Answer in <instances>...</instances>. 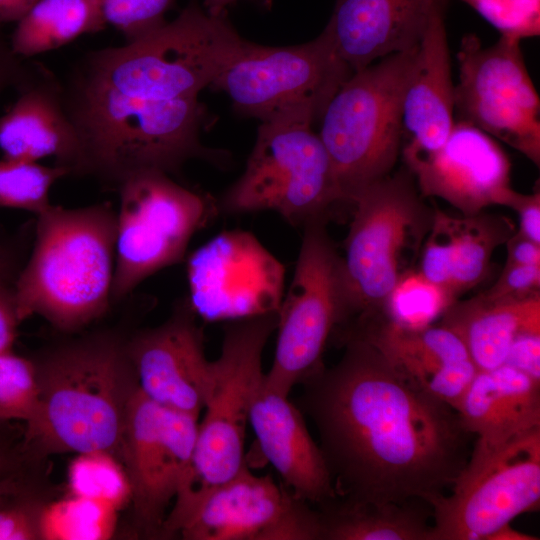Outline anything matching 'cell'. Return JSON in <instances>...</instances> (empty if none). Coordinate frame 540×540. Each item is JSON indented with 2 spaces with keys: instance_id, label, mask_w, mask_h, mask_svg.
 I'll return each mask as SVG.
<instances>
[{
  "instance_id": "cell-29",
  "label": "cell",
  "mask_w": 540,
  "mask_h": 540,
  "mask_svg": "<svg viewBox=\"0 0 540 540\" xmlns=\"http://www.w3.org/2000/svg\"><path fill=\"white\" fill-rule=\"evenodd\" d=\"M105 27L94 0H37L17 22L8 40L14 54L28 58L60 48Z\"/></svg>"
},
{
  "instance_id": "cell-31",
  "label": "cell",
  "mask_w": 540,
  "mask_h": 540,
  "mask_svg": "<svg viewBox=\"0 0 540 540\" xmlns=\"http://www.w3.org/2000/svg\"><path fill=\"white\" fill-rule=\"evenodd\" d=\"M69 171L58 165L46 166L35 161L0 160V207L39 215L52 204L49 192Z\"/></svg>"
},
{
  "instance_id": "cell-41",
  "label": "cell",
  "mask_w": 540,
  "mask_h": 540,
  "mask_svg": "<svg viewBox=\"0 0 540 540\" xmlns=\"http://www.w3.org/2000/svg\"><path fill=\"white\" fill-rule=\"evenodd\" d=\"M28 65L13 53L9 40L0 29V95L9 87H16L24 78Z\"/></svg>"
},
{
  "instance_id": "cell-2",
  "label": "cell",
  "mask_w": 540,
  "mask_h": 540,
  "mask_svg": "<svg viewBox=\"0 0 540 540\" xmlns=\"http://www.w3.org/2000/svg\"><path fill=\"white\" fill-rule=\"evenodd\" d=\"M33 360L40 393L37 412L24 427L27 456L119 451L127 404L137 387L127 340L98 333Z\"/></svg>"
},
{
  "instance_id": "cell-4",
  "label": "cell",
  "mask_w": 540,
  "mask_h": 540,
  "mask_svg": "<svg viewBox=\"0 0 540 540\" xmlns=\"http://www.w3.org/2000/svg\"><path fill=\"white\" fill-rule=\"evenodd\" d=\"M31 255L13 289L21 322L33 315L60 331L81 329L112 303L116 210L109 202L53 205L37 215Z\"/></svg>"
},
{
  "instance_id": "cell-12",
  "label": "cell",
  "mask_w": 540,
  "mask_h": 540,
  "mask_svg": "<svg viewBox=\"0 0 540 540\" xmlns=\"http://www.w3.org/2000/svg\"><path fill=\"white\" fill-rule=\"evenodd\" d=\"M352 73L324 28L299 45L273 47L245 40L210 87L224 92L244 116L265 121L302 114L315 121Z\"/></svg>"
},
{
  "instance_id": "cell-16",
  "label": "cell",
  "mask_w": 540,
  "mask_h": 540,
  "mask_svg": "<svg viewBox=\"0 0 540 540\" xmlns=\"http://www.w3.org/2000/svg\"><path fill=\"white\" fill-rule=\"evenodd\" d=\"M189 297L205 321H236L278 312L284 267L251 233L224 231L187 260Z\"/></svg>"
},
{
  "instance_id": "cell-7",
  "label": "cell",
  "mask_w": 540,
  "mask_h": 540,
  "mask_svg": "<svg viewBox=\"0 0 540 540\" xmlns=\"http://www.w3.org/2000/svg\"><path fill=\"white\" fill-rule=\"evenodd\" d=\"M351 205L341 255L346 318L339 328L382 314L398 279L415 269L434 213L406 167L364 188Z\"/></svg>"
},
{
  "instance_id": "cell-43",
  "label": "cell",
  "mask_w": 540,
  "mask_h": 540,
  "mask_svg": "<svg viewBox=\"0 0 540 540\" xmlns=\"http://www.w3.org/2000/svg\"><path fill=\"white\" fill-rule=\"evenodd\" d=\"M37 0H0V25L18 22Z\"/></svg>"
},
{
  "instance_id": "cell-26",
  "label": "cell",
  "mask_w": 540,
  "mask_h": 540,
  "mask_svg": "<svg viewBox=\"0 0 540 540\" xmlns=\"http://www.w3.org/2000/svg\"><path fill=\"white\" fill-rule=\"evenodd\" d=\"M455 410L476 443L497 448L540 429V382L506 364L477 371Z\"/></svg>"
},
{
  "instance_id": "cell-30",
  "label": "cell",
  "mask_w": 540,
  "mask_h": 540,
  "mask_svg": "<svg viewBox=\"0 0 540 540\" xmlns=\"http://www.w3.org/2000/svg\"><path fill=\"white\" fill-rule=\"evenodd\" d=\"M455 301L444 287L412 269L398 279L380 316L399 327L417 330L435 324Z\"/></svg>"
},
{
  "instance_id": "cell-21",
  "label": "cell",
  "mask_w": 540,
  "mask_h": 540,
  "mask_svg": "<svg viewBox=\"0 0 540 540\" xmlns=\"http://www.w3.org/2000/svg\"><path fill=\"white\" fill-rule=\"evenodd\" d=\"M249 424L263 457L295 497L316 509L336 499L319 444L310 435L302 411L288 396L268 388L262 380L251 406Z\"/></svg>"
},
{
  "instance_id": "cell-20",
  "label": "cell",
  "mask_w": 540,
  "mask_h": 540,
  "mask_svg": "<svg viewBox=\"0 0 540 540\" xmlns=\"http://www.w3.org/2000/svg\"><path fill=\"white\" fill-rule=\"evenodd\" d=\"M338 337L366 340L412 382L454 409L478 371L460 337L440 323L413 330L378 316L344 328Z\"/></svg>"
},
{
  "instance_id": "cell-18",
  "label": "cell",
  "mask_w": 540,
  "mask_h": 540,
  "mask_svg": "<svg viewBox=\"0 0 540 540\" xmlns=\"http://www.w3.org/2000/svg\"><path fill=\"white\" fill-rule=\"evenodd\" d=\"M402 156L423 197H439L466 216L491 205L508 207L516 192L507 154L493 137L464 121H455L438 149Z\"/></svg>"
},
{
  "instance_id": "cell-19",
  "label": "cell",
  "mask_w": 540,
  "mask_h": 540,
  "mask_svg": "<svg viewBox=\"0 0 540 540\" xmlns=\"http://www.w3.org/2000/svg\"><path fill=\"white\" fill-rule=\"evenodd\" d=\"M187 299L163 324L127 340L140 391L153 402L199 418L210 383L211 361Z\"/></svg>"
},
{
  "instance_id": "cell-33",
  "label": "cell",
  "mask_w": 540,
  "mask_h": 540,
  "mask_svg": "<svg viewBox=\"0 0 540 540\" xmlns=\"http://www.w3.org/2000/svg\"><path fill=\"white\" fill-rule=\"evenodd\" d=\"M45 509L26 479L0 494V540H39L45 536Z\"/></svg>"
},
{
  "instance_id": "cell-37",
  "label": "cell",
  "mask_w": 540,
  "mask_h": 540,
  "mask_svg": "<svg viewBox=\"0 0 540 540\" xmlns=\"http://www.w3.org/2000/svg\"><path fill=\"white\" fill-rule=\"evenodd\" d=\"M9 422L0 421V494L14 488L27 474L30 459L20 440L14 443L4 433Z\"/></svg>"
},
{
  "instance_id": "cell-15",
  "label": "cell",
  "mask_w": 540,
  "mask_h": 540,
  "mask_svg": "<svg viewBox=\"0 0 540 540\" xmlns=\"http://www.w3.org/2000/svg\"><path fill=\"white\" fill-rule=\"evenodd\" d=\"M198 418L161 406L138 388L126 408L120 450L134 515L146 534L162 535L166 510L189 469Z\"/></svg>"
},
{
  "instance_id": "cell-24",
  "label": "cell",
  "mask_w": 540,
  "mask_h": 540,
  "mask_svg": "<svg viewBox=\"0 0 540 540\" xmlns=\"http://www.w3.org/2000/svg\"><path fill=\"white\" fill-rule=\"evenodd\" d=\"M436 0H335L325 29L339 57L355 72L415 48Z\"/></svg>"
},
{
  "instance_id": "cell-17",
  "label": "cell",
  "mask_w": 540,
  "mask_h": 540,
  "mask_svg": "<svg viewBox=\"0 0 540 540\" xmlns=\"http://www.w3.org/2000/svg\"><path fill=\"white\" fill-rule=\"evenodd\" d=\"M187 540H323L318 509L247 465L207 491L179 533Z\"/></svg>"
},
{
  "instance_id": "cell-14",
  "label": "cell",
  "mask_w": 540,
  "mask_h": 540,
  "mask_svg": "<svg viewBox=\"0 0 540 540\" xmlns=\"http://www.w3.org/2000/svg\"><path fill=\"white\" fill-rule=\"evenodd\" d=\"M520 43L500 36L483 47L474 33L462 37L454 117L505 142L539 167L540 99Z\"/></svg>"
},
{
  "instance_id": "cell-6",
  "label": "cell",
  "mask_w": 540,
  "mask_h": 540,
  "mask_svg": "<svg viewBox=\"0 0 540 540\" xmlns=\"http://www.w3.org/2000/svg\"><path fill=\"white\" fill-rule=\"evenodd\" d=\"M278 312L230 321L198 422L192 460L163 524L165 536L178 534L203 495L246 465L244 440L251 406L263 380L264 347L276 330Z\"/></svg>"
},
{
  "instance_id": "cell-23",
  "label": "cell",
  "mask_w": 540,
  "mask_h": 540,
  "mask_svg": "<svg viewBox=\"0 0 540 540\" xmlns=\"http://www.w3.org/2000/svg\"><path fill=\"white\" fill-rule=\"evenodd\" d=\"M446 3L436 0L409 72L402 102L403 136L407 139L402 152L438 149L455 123Z\"/></svg>"
},
{
  "instance_id": "cell-25",
  "label": "cell",
  "mask_w": 540,
  "mask_h": 540,
  "mask_svg": "<svg viewBox=\"0 0 540 540\" xmlns=\"http://www.w3.org/2000/svg\"><path fill=\"white\" fill-rule=\"evenodd\" d=\"M514 224L484 211L462 217L434 207L418 270L456 299L487 275L496 248L513 235Z\"/></svg>"
},
{
  "instance_id": "cell-40",
  "label": "cell",
  "mask_w": 540,
  "mask_h": 540,
  "mask_svg": "<svg viewBox=\"0 0 540 540\" xmlns=\"http://www.w3.org/2000/svg\"><path fill=\"white\" fill-rule=\"evenodd\" d=\"M20 322L13 285L0 281V353L12 350Z\"/></svg>"
},
{
  "instance_id": "cell-46",
  "label": "cell",
  "mask_w": 540,
  "mask_h": 540,
  "mask_svg": "<svg viewBox=\"0 0 540 540\" xmlns=\"http://www.w3.org/2000/svg\"><path fill=\"white\" fill-rule=\"evenodd\" d=\"M6 251L0 246V281L9 282L11 277V263Z\"/></svg>"
},
{
  "instance_id": "cell-45",
  "label": "cell",
  "mask_w": 540,
  "mask_h": 540,
  "mask_svg": "<svg viewBox=\"0 0 540 540\" xmlns=\"http://www.w3.org/2000/svg\"><path fill=\"white\" fill-rule=\"evenodd\" d=\"M239 0H204L203 8L207 13L211 15H220L225 13L228 6L235 4ZM257 2L258 4H268V1L265 0H251Z\"/></svg>"
},
{
  "instance_id": "cell-9",
  "label": "cell",
  "mask_w": 540,
  "mask_h": 540,
  "mask_svg": "<svg viewBox=\"0 0 540 540\" xmlns=\"http://www.w3.org/2000/svg\"><path fill=\"white\" fill-rule=\"evenodd\" d=\"M417 46L353 72L320 117L318 134L345 204L392 172L401 149L403 95Z\"/></svg>"
},
{
  "instance_id": "cell-3",
  "label": "cell",
  "mask_w": 540,
  "mask_h": 540,
  "mask_svg": "<svg viewBox=\"0 0 540 540\" xmlns=\"http://www.w3.org/2000/svg\"><path fill=\"white\" fill-rule=\"evenodd\" d=\"M61 83L64 106L80 146L75 176H90L117 189L142 171L170 175L192 158L223 160L221 151L201 144L206 111L198 97L129 98Z\"/></svg>"
},
{
  "instance_id": "cell-11",
  "label": "cell",
  "mask_w": 540,
  "mask_h": 540,
  "mask_svg": "<svg viewBox=\"0 0 540 540\" xmlns=\"http://www.w3.org/2000/svg\"><path fill=\"white\" fill-rule=\"evenodd\" d=\"M112 302L127 297L154 273L180 262L192 236L214 214L216 202L148 170L118 188Z\"/></svg>"
},
{
  "instance_id": "cell-8",
  "label": "cell",
  "mask_w": 540,
  "mask_h": 540,
  "mask_svg": "<svg viewBox=\"0 0 540 540\" xmlns=\"http://www.w3.org/2000/svg\"><path fill=\"white\" fill-rule=\"evenodd\" d=\"M314 120L288 114L261 121L242 175L216 202L217 212L278 213L293 226L328 221L345 204Z\"/></svg>"
},
{
  "instance_id": "cell-22",
  "label": "cell",
  "mask_w": 540,
  "mask_h": 540,
  "mask_svg": "<svg viewBox=\"0 0 540 540\" xmlns=\"http://www.w3.org/2000/svg\"><path fill=\"white\" fill-rule=\"evenodd\" d=\"M15 88L17 99L0 116L3 158L38 162L53 157L75 176L80 146L64 106L61 80L33 63Z\"/></svg>"
},
{
  "instance_id": "cell-27",
  "label": "cell",
  "mask_w": 540,
  "mask_h": 540,
  "mask_svg": "<svg viewBox=\"0 0 540 540\" xmlns=\"http://www.w3.org/2000/svg\"><path fill=\"white\" fill-rule=\"evenodd\" d=\"M440 324L463 341L478 371L504 364L514 339L540 332V293L522 297H493L483 292L455 301Z\"/></svg>"
},
{
  "instance_id": "cell-44",
  "label": "cell",
  "mask_w": 540,
  "mask_h": 540,
  "mask_svg": "<svg viewBox=\"0 0 540 540\" xmlns=\"http://www.w3.org/2000/svg\"><path fill=\"white\" fill-rule=\"evenodd\" d=\"M539 537L531 534H527L516 530L511 527L510 523L504 524L492 534H490L487 540H538Z\"/></svg>"
},
{
  "instance_id": "cell-13",
  "label": "cell",
  "mask_w": 540,
  "mask_h": 540,
  "mask_svg": "<svg viewBox=\"0 0 540 540\" xmlns=\"http://www.w3.org/2000/svg\"><path fill=\"white\" fill-rule=\"evenodd\" d=\"M540 503V429L497 448L475 443L449 494L431 502L429 540H487Z\"/></svg>"
},
{
  "instance_id": "cell-28",
  "label": "cell",
  "mask_w": 540,
  "mask_h": 540,
  "mask_svg": "<svg viewBox=\"0 0 540 540\" xmlns=\"http://www.w3.org/2000/svg\"><path fill=\"white\" fill-rule=\"evenodd\" d=\"M422 500L346 505L336 499L318 509L323 540H429L432 516Z\"/></svg>"
},
{
  "instance_id": "cell-39",
  "label": "cell",
  "mask_w": 540,
  "mask_h": 540,
  "mask_svg": "<svg viewBox=\"0 0 540 540\" xmlns=\"http://www.w3.org/2000/svg\"><path fill=\"white\" fill-rule=\"evenodd\" d=\"M509 208L519 217V231L522 236L540 244V192L522 194L517 191L510 201Z\"/></svg>"
},
{
  "instance_id": "cell-35",
  "label": "cell",
  "mask_w": 540,
  "mask_h": 540,
  "mask_svg": "<svg viewBox=\"0 0 540 540\" xmlns=\"http://www.w3.org/2000/svg\"><path fill=\"white\" fill-rule=\"evenodd\" d=\"M501 36L518 40L540 35V0H461Z\"/></svg>"
},
{
  "instance_id": "cell-10",
  "label": "cell",
  "mask_w": 540,
  "mask_h": 540,
  "mask_svg": "<svg viewBox=\"0 0 540 540\" xmlns=\"http://www.w3.org/2000/svg\"><path fill=\"white\" fill-rule=\"evenodd\" d=\"M326 224L303 227L295 271L278 310L274 359L263 383L285 396L324 367L328 340L346 318L342 257Z\"/></svg>"
},
{
  "instance_id": "cell-42",
  "label": "cell",
  "mask_w": 540,
  "mask_h": 540,
  "mask_svg": "<svg viewBox=\"0 0 540 540\" xmlns=\"http://www.w3.org/2000/svg\"><path fill=\"white\" fill-rule=\"evenodd\" d=\"M506 245V264L540 265V244L517 232L507 240Z\"/></svg>"
},
{
  "instance_id": "cell-5",
  "label": "cell",
  "mask_w": 540,
  "mask_h": 540,
  "mask_svg": "<svg viewBox=\"0 0 540 540\" xmlns=\"http://www.w3.org/2000/svg\"><path fill=\"white\" fill-rule=\"evenodd\" d=\"M244 43L226 13L211 15L191 0L174 20L145 36L84 54L64 80L129 98L198 97Z\"/></svg>"
},
{
  "instance_id": "cell-34",
  "label": "cell",
  "mask_w": 540,
  "mask_h": 540,
  "mask_svg": "<svg viewBox=\"0 0 540 540\" xmlns=\"http://www.w3.org/2000/svg\"><path fill=\"white\" fill-rule=\"evenodd\" d=\"M106 23L126 42L137 40L163 25L175 0H94Z\"/></svg>"
},
{
  "instance_id": "cell-38",
  "label": "cell",
  "mask_w": 540,
  "mask_h": 540,
  "mask_svg": "<svg viewBox=\"0 0 540 540\" xmlns=\"http://www.w3.org/2000/svg\"><path fill=\"white\" fill-rule=\"evenodd\" d=\"M504 364L540 382V332H526L512 342Z\"/></svg>"
},
{
  "instance_id": "cell-1",
  "label": "cell",
  "mask_w": 540,
  "mask_h": 540,
  "mask_svg": "<svg viewBox=\"0 0 540 540\" xmlns=\"http://www.w3.org/2000/svg\"><path fill=\"white\" fill-rule=\"evenodd\" d=\"M332 367L305 380L299 408L314 423L334 485L346 505L422 500L446 494L469 458L454 408L397 370L372 344L340 341Z\"/></svg>"
},
{
  "instance_id": "cell-36",
  "label": "cell",
  "mask_w": 540,
  "mask_h": 540,
  "mask_svg": "<svg viewBox=\"0 0 540 540\" xmlns=\"http://www.w3.org/2000/svg\"><path fill=\"white\" fill-rule=\"evenodd\" d=\"M540 265L505 264L498 280L483 293L493 297H522L539 293Z\"/></svg>"
},
{
  "instance_id": "cell-32",
  "label": "cell",
  "mask_w": 540,
  "mask_h": 540,
  "mask_svg": "<svg viewBox=\"0 0 540 540\" xmlns=\"http://www.w3.org/2000/svg\"><path fill=\"white\" fill-rule=\"evenodd\" d=\"M39 393L34 360L12 350L0 353V421H31L38 409Z\"/></svg>"
}]
</instances>
